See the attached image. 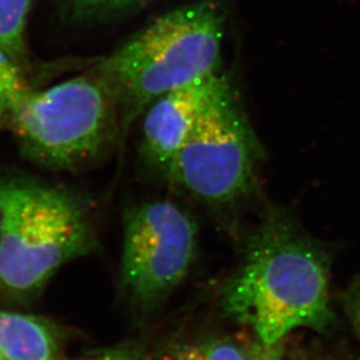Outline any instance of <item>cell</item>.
Masks as SVG:
<instances>
[{
	"mask_svg": "<svg viewBox=\"0 0 360 360\" xmlns=\"http://www.w3.org/2000/svg\"><path fill=\"white\" fill-rule=\"evenodd\" d=\"M67 17L79 22H92L120 17L155 0H58Z\"/></svg>",
	"mask_w": 360,
	"mask_h": 360,
	"instance_id": "10",
	"label": "cell"
},
{
	"mask_svg": "<svg viewBox=\"0 0 360 360\" xmlns=\"http://www.w3.org/2000/svg\"><path fill=\"white\" fill-rule=\"evenodd\" d=\"M330 258L294 221L274 216L248 241L240 269L225 285L221 306L262 343H281L299 328L323 331L330 309Z\"/></svg>",
	"mask_w": 360,
	"mask_h": 360,
	"instance_id": "1",
	"label": "cell"
},
{
	"mask_svg": "<svg viewBox=\"0 0 360 360\" xmlns=\"http://www.w3.org/2000/svg\"><path fill=\"white\" fill-rule=\"evenodd\" d=\"M0 360H5L4 358L0 357Z\"/></svg>",
	"mask_w": 360,
	"mask_h": 360,
	"instance_id": "17",
	"label": "cell"
},
{
	"mask_svg": "<svg viewBox=\"0 0 360 360\" xmlns=\"http://www.w3.org/2000/svg\"><path fill=\"white\" fill-rule=\"evenodd\" d=\"M27 89L20 65L0 48V97L10 108Z\"/></svg>",
	"mask_w": 360,
	"mask_h": 360,
	"instance_id": "12",
	"label": "cell"
},
{
	"mask_svg": "<svg viewBox=\"0 0 360 360\" xmlns=\"http://www.w3.org/2000/svg\"><path fill=\"white\" fill-rule=\"evenodd\" d=\"M94 244L88 212L67 191L27 177L0 180V289L38 292Z\"/></svg>",
	"mask_w": 360,
	"mask_h": 360,
	"instance_id": "3",
	"label": "cell"
},
{
	"mask_svg": "<svg viewBox=\"0 0 360 360\" xmlns=\"http://www.w3.org/2000/svg\"><path fill=\"white\" fill-rule=\"evenodd\" d=\"M229 89L214 72L155 99L143 112V150L148 162L166 174L195 124Z\"/></svg>",
	"mask_w": 360,
	"mask_h": 360,
	"instance_id": "7",
	"label": "cell"
},
{
	"mask_svg": "<svg viewBox=\"0 0 360 360\" xmlns=\"http://www.w3.org/2000/svg\"><path fill=\"white\" fill-rule=\"evenodd\" d=\"M259 157L229 89L195 124L165 175L200 200L229 203L251 188Z\"/></svg>",
	"mask_w": 360,
	"mask_h": 360,
	"instance_id": "5",
	"label": "cell"
},
{
	"mask_svg": "<svg viewBox=\"0 0 360 360\" xmlns=\"http://www.w3.org/2000/svg\"><path fill=\"white\" fill-rule=\"evenodd\" d=\"M198 225L170 200L126 211L120 279L136 306L150 309L187 276L198 251Z\"/></svg>",
	"mask_w": 360,
	"mask_h": 360,
	"instance_id": "6",
	"label": "cell"
},
{
	"mask_svg": "<svg viewBox=\"0 0 360 360\" xmlns=\"http://www.w3.org/2000/svg\"><path fill=\"white\" fill-rule=\"evenodd\" d=\"M0 357L65 360L54 326L41 317L5 310H0Z\"/></svg>",
	"mask_w": 360,
	"mask_h": 360,
	"instance_id": "8",
	"label": "cell"
},
{
	"mask_svg": "<svg viewBox=\"0 0 360 360\" xmlns=\"http://www.w3.org/2000/svg\"><path fill=\"white\" fill-rule=\"evenodd\" d=\"M248 360H283L282 359L281 343L267 345V344L257 340L248 349Z\"/></svg>",
	"mask_w": 360,
	"mask_h": 360,
	"instance_id": "14",
	"label": "cell"
},
{
	"mask_svg": "<svg viewBox=\"0 0 360 360\" xmlns=\"http://www.w3.org/2000/svg\"><path fill=\"white\" fill-rule=\"evenodd\" d=\"M35 0H0V48L18 65L27 61L26 28Z\"/></svg>",
	"mask_w": 360,
	"mask_h": 360,
	"instance_id": "9",
	"label": "cell"
},
{
	"mask_svg": "<svg viewBox=\"0 0 360 360\" xmlns=\"http://www.w3.org/2000/svg\"><path fill=\"white\" fill-rule=\"evenodd\" d=\"M6 117H8V106H7L6 102L0 97V122Z\"/></svg>",
	"mask_w": 360,
	"mask_h": 360,
	"instance_id": "16",
	"label": "cell"
},
{
	"mask_svg": "<svg viewBox=\"0 0 360 360\" xmlns=\"http://www.w3.org/2000/svg\"><path fill=\"white\" fill-rule=\"evenodd\" d=\"M223 38L214 4L195 3L158 18L94 69L122 110L134 120L161 96L212 75Z\"/></svg>",
	"mask_w": 360,
	"mask_h": 360,
	"instance_id": "2",
	"label": "cell"
},
{
	"mask_svg": "<svg viewBox=\"0 0 360 360\" xmlns=\"http://www.w3.org/2000/svg\"><path fill=\"white\" fill-rule=\"evenodd\" d=\"M117 105L95 75L28 88L8 108L18 141L32 160L69 169L102 152L116 129Z\"/></svg>",
	"mask_w": 360,
	"mask_h": 360,
	"instance_id": "4",
	"label": "cell"
},
{
	"mask_svg": "<svg viewBox=\"0 0 360 360\" xmlns=\"http://www.w3.org/2000/svg\"><path fill=\"white\" fill-rule=\"evenodd\" d=\"M88 360H146V357L139 347L122 345L94 354Z\"/></svg>",
	"mask_w": 360,
	"mask_h": 360,
	"instance_id": "13",
	"label": "cell"
},
{
	"mask_svg": "<svg viewBox=\"0 0 360 360\" xmlns=\"http://www.w3.org/2000/svg\"><path fill=\"white\" fill-rule=\"evenodd\" d=\"M345 300H347V311L350 314L356 329L360 333V278H358L354 285H351Z\"/></svg>",
	"mask_w": 360,
	"mask_h": 360,
	"instance_id": "15",
	"label": "cell"
},
{
	"mask_svg": "<svg viewBox=\"0 0 360 360\" xmlns=\"http://www.w3.org/2000/svg\"><path fill=\"white\" fill-rule=\"evenodd\" d=\"M248 350L229 338H217L184 351L180 360H248Z\"/></svg>",
	"mask_w": 360,
	"mask_h": 360,
	"instance_id": "11",
	"label": "cell"
}]
</instances>
